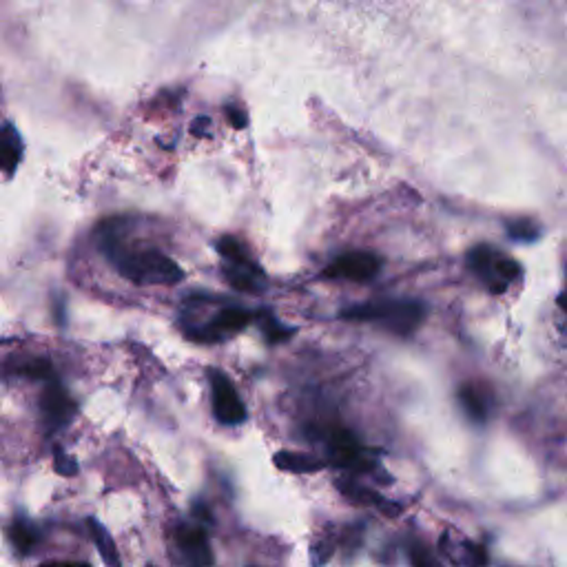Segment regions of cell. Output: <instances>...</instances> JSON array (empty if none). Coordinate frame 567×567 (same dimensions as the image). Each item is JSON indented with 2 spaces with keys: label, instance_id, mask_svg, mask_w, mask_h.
I'll list each match as a JSON object with an SVG mask.
<instances>
[{
  "label": "cell",
  "instance_id": "6da1fadb",
  "mask_svg": "<svg viewBox=\"0 0 567 567\" xmlns=\"http://www.w3.org/2000/svg\"><path fill=\"white\" fill-rule=\"evenodd\" d=\"M98 246L111 266L138 286H176L184 279V270L162 251L131 246L124 235V220H106L98 231Z\"/></svg>",
  "mask_w": 567,
  "mask_h": 567
},
{
  "label": "cell",
  "instance_id": "7a4b0ae2",
  "mask_svg": "<svg viewBox=\"0 0 567 567\" xmlns=\"http://www.w3.org/2000/svg\"><path fill=\"white\" fill-rule=\"evenodd\" d=\"M428 308L419 299H380V302L355 304L342 310L348 322L377 324L392 335L408 337L424 324Z\"/></svg>",
  "mask_w": 567,
  "mask_h": 567
},
{
  "label": "cell",
  "instance_id": "3957f363",
  "mask_svg": "<svg viewBox=\"0 0 567 567\" xmlns=\"http://www.w3.org/2000/svg\"><path fill=\"white\" fill-rule=\"evenodd\" d=\"M315 439L322 441L328 450V457L331 463L337 468L348 470V472L355 474H372L381 472L380 463L366 453V448L360 444V439L346 428H339V425H331V428H317L313 434Z\"/></svg>",
  "mask_w": 567,
  "mask_h": 567
},
{
  "label": "cell",
  "instance_id": "277c9868",
  "mask_svg": "<svg viewBox=\"0 0 567 567\" xmlns=\"http://www.w3.org/2000/svg\"><path fill=\"white\" fill-rule=\"evenodd\" d=\"M468 269L486 284V288L494 295H503L515 279L521 278L523 269L518 261L508 258L506 253L497 251L490 244H477L465 255Z\"/></svg>",
  "mask_w": 567,
  "mask_h": 567
},
{
  "label": "cell",
  "instance_id": "5b68a950",
  "mask_svg": "<svg viewBox=\"0 0 567 567\" xmlns=\"http://www.w3.org/2000/svg\"><path fill=\"white\" fill-rule=\"evenodd\" d=\"M253 322V313L242 306H220L206 322H182L184 335L197 343L224 342Z\"/></svg>",
  "mask_w": 567,
  "mask_h": 567
},
{
  "label": "cell",
  "instance_id": "8992f818",
  "mask_svg": "<svg viewBox=\"0 0 567 567\" xmlns=\"http://www.w3.org/2000/svg\"><path fill=\"white\" fill-rule=\"evenodd\" d=\"M384 269V260L372 251H351V253L337 255L331 264L324 269L326 279H346V282H372Z\"/></svg>",
  "mask_w": 567,
  "mask_h": 567
},
{
  "label": "cell",
  "instance_id": "52a82bcc",
  "mask_svg": "<svg viewBox=\"0 0 567 567\" xmlns=\"http://www.w3.org/2000/svg\"><path fill=\"white\" fill-rule=\"evenodd\" d=\"M208 384H211V404L213 415L224 425H240L246 421V408L242 397L237 395L235 386L222 370H208Z\"/></svg>",
  "mask_w": 567,
  "mask_h": 567
},
{
  "label": "cell",
  "instance_id": "ba28073f",
  "mask_svg": "<svg viewBox=\"0 0 567 567\" xmlns=\"http://www.w3.org/2000/svg\"><path fill=\"white\" fill-rule=\"evenodd\" d=\"M222 275H224V282L231 288L242 290V293L260 295L269 286L264 269L251 258V253L235 260H222Z\"/></svg>",
  "mask_w": 567,
  "mask_h": 567
},
{
  "label": "cell",
  "instance_id": "9c48e42d",
  "mask_svg": "<svg viewBox=\"0 0 567 567\" xmlns=\"http://www.w3.org/2000/svg\"><path fill=\"white\" fill-rule=\"evenodd\" d=\"M41 408L47 430H50V433H56V430L65 428V425L74 419L78 406L69 397V392L53 380L47 381V388L45 392H42L41 399Z\"/></svg>",
  "mask_w": 567,
  "mask_h": 567
},
{
  "label": "cell",
  "instance_id": "30bf717a",
  "mask_svg": "<svg viewBox=\"0 0 567 567\" xmlns=\"http://www.w3.org/2000/svg\"><path fill=\"white\" fill-rule=\"evenodd\" d=\"M176 541L188 567H213V550L206 532L200 526L182 523L176 532Z\"/></svg>",
  "mask_w": 567,
  "mask_h": 567
},
{
  "label": "cell",
  "instance_id": "8fae6325",
  "mask_svg": "<svg viewBox=\"0 0 567 567\" xmlns=\"http://www.w3.org/2000/svg\"><path fill=\"white\" fill-rule=\"evenodd\" d=\"M439 547L454 567H488V552L477 543L453 535V532L441 535Z\"/></svg>",
  "mask_w": 567,
  "mask_h": 567
},
{
  "label": "cell",
  "instance_id": "7c38bea8",
  "mask_svg": "<svg viewBox=\"0 0 567 567\" xmlns=\"http://www.w3.org/2000/svg\"><path fill=\"white\" fill-rule=\"evenodd\" d=\"M459 404H462L468 419H472L474 424H486L490 419L494 397L488 386L479 384V381H470V384L459 388Z\"/></svg>",
  "mask_w": 567,
  "mask_h": 567
},
{
  "label": "cell",
  "instance_id": "4fadbf2b",
  "mask_svg": "<svg viewBox=\"0 0 567 567\" xmlns=\"http://www.w3.org/2000/svg\"><path fill=\"white\" fill-rule=\"evenodd\" d=\"M337 488L343 497L355 501L357 506H375L377 510L384 512V517H399L401 510H404L401 503L388 501V498L381 497L380 492L370 490V488H366V486H360V483L352 481V479H339Z\"/></svg>",
  "mask_w": 567,
  "mask_h": 567
},
{
  "label": "cell",
  "instance_id": "5bb4252c",
  "mask_svg": "<svg viewBox=\"0 0 567 567\" xmlns=\"http://www.w3.org/2000/svg\"><path fill=\"white\" fill-rule=\"evenodd\" d=\"M23 160V140L18 131L9 124L0 127V171L14 176Z\"/></svg>",
  "mask_w": 567,
  "mask_h": 567
},
{
  "label": "cell",
  "instance_id": "9a60e30c",
  "mask_svg": "<svg viewBox=\"0 0 567 567\" xmlns=\"http://www.w3.org/2000/svg\"><path fill=\"white\" fill-rule=\"evenodd\" d=\"M9 541L21 554H29L41 543V530L27 517H16L9 526Z\"/></svg>",
  "mask_w": 567,
  "mask_h": 567
},
{
  "label": "cell",
  "instance_id": "2e32d148",
  "mask_svg": "<svg viewBox=\"0 0 567 567\" xmlns=\"http://www.w3.org/2000/svg\"><path fill=\"white\" fill-rule=\"evenodd\" d=\"M87 526H89L91 539H94L96 547H98L105 565L106 567H123V561H120V554H118V547H115V541H114V536L109 535V530H106V527L98 521V518H89V521H87Z\"/></svg>",
  "mask_w": 567,
  "mask_h": 567
},
{
  "label": "cell",
  "instance_id": "e0dca14e",
  "mask_svg": "<svg viewBox=\"0 0 567 567\" xmlns=\"http://www.w3.org/2000/svg\"><path fill=\"white\" fill-rule=\"evenodd\" d=\"M253 322H258L260 331L264 333L266 342L269 343H282V342H288L290 337L295 335V328L293 326H286L284 322H279L278 317H275L270 310L261 308L258 315H253Z\"/></svg>",
  "mask_w": 567,
  "mask_h": 567
},
{
  "label": "cell",
  "instance_id": "ac0fdd59",
  "mask_svg": "<svg viewBox=\"0 0 567 567\" xmlns=\"http://www.w3.org/2000/svg\"><path fill=\"white\" fill-rule=\"evenodd\" d=\"M275 465H278L279 470H286V472H295V474H310V472H319L322 468H326V463L310 457V454L288 453V450H286V453L275 454Z\"/></svg>",
  "mask_w": 567,
  "mask_h": 567
},
{
  "label": "cell",
  "instance_id": "d6986e66",
  "mask_svg": "<svg viewBox=\"0 0 567 567\" xmlns=\"http://www.w3.org/2000/svg\"><path fill=\"white\" fill-rule=\"evenodd\" d=\"M9 372L14 375L29 377V380H41V381H53V368L47 360H25L21 363H12L7 366Z\"/></svg>",
  "mask_w": 567,
  "mask_h": 567
},
{
  "label": "cell",
  "instance_id": "ffe728a7",
  "mask_svg": "<svg viewBox=\"0 0 567 567\" xmlns=\"http://www.w3.org/2000/svg\"><path fill=\"white\" fill-rule=\"evenodd\" d=\"M508 235L517 242H535L541 235V231L532 220H517L508 224Z\"/></svg>",
  "mask_w": 567,
  "mask_h": 567
},
{
  "label": "cell",
  "instance_id": "44dd1931",
  "mask_svg": "<svg viewBox=\"0 0 567 567\" xmlns=\"http://www.w3.org/2000/svg\"><path fill=\"white\" fill-rule=\"evenodd\" d=\"M408 556H410V563H413V567H441L437 556H434L433 552L424 545V543H416V541L410 543Z\"/></svg>",
  "mask_w": 567,
  "mask_h": 567
},
{
  "label": "cell",
  "instance_id": "7402d4cb",
  "mask_svg": "<svg viewBox=\"0 0 567 567\" xmlns=\"http://www.w3.org/2000/svg\"><path fill=\"white\" fill-rule=\"evenodd\" d=\"M53 468H56V472L62 474V477H74V474H78V462L60 448L53 450Z\"/></svg>",
  "mask_w": 567,
  "mask_h": 567
},
{
  "label": "cell",
  "instance_id": "603a6c76",
  "mask_svg": "<svg viewBox=\"0 0 567 567\" xmlns=\"http://www.w3.org/2000/svg\"><path fill=\"white\" fill-rule=\"evenodd\" d=\"M226 118H229V123L233 124V129H244L246 127V115L242 114L237 106H226Z\"/></svg>",
  "mask_w": 567,
  "mask_h": 567
},
{
  "label": "cell",
  "instance_id": "cb8c5ba5",
  "mask_svg": "<svg viewBox=\"0 0 567 567\" xmlns=\"http://www.w3.org/2000/svg\"><path fill=\"white\" fill-rule=\"evenodd\" d=\"M41 567H91L89 563H62V561H53V563H45Z\"/></svg>",
  "mask_w": 567,
  "mask_h": 567
},
{
  "label": "cell",
  "instance_id": "d4e9b609",
  "mask_svg": "<svg viewBox=\"0 0 567 567\" xmlns=\"http://www.w3.org/2000/svg\"><path fill=\"white\" fill-rule=\"evenodd\" d=\"M251 567H253V565H251Z\"/></svg>",
  "mask_w": 567,
  "mask_h": 567
}]
</instances>
